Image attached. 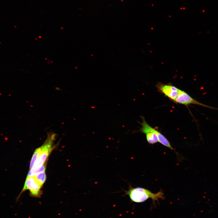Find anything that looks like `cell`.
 Instances as JSON below:
<instances>
[{"mask_svg":"<svg viewBox=\"0 0 218 218\" xmlns=\"http://www.w3.org/2000/svg\"><path fill=\"white\" fill-rule=\"evenodd\" d=\"M125 192V194L128 196L131 201L137 203L143 202L151 198L153 200V203H154L156 201H158L160 199H165L164 194L162 191L155 193L144 188H134L130 186L128 190Z\"/></svg>","mask_w":218,"mask_h":218,"instance_id":"cell-1","label":"cell"},{"mask_svg":"<svg viewBox=\"0 0 218 218\" xmlns=\"http://www.w3.org/2000/svg\"><path fill=\"white\" fill-rule=\"evenodd\" d=\"M55 136V134H53L48 136L43 144L40 147L39 155L34 166L32 169H38L45 162L54 148L53 144Z\"/></svg>","mask_w":218,"mask_h":218,"instance_id":"cell-2","label":"cell"},{"mask_svg":"<svg viewBox=\"0 0 218 218\" xmlns=\"http://www.w3.org/2000/svg\"><path fill=\"white\" fill-rule=\"evenodd\" d=\"M41 187L36 180L34 176L26 177L23 188L18 196L17 200L19 199L24 192L27 190H29L30 195L31 197H40L42 194L41 190Z\"/></svg>","mask_w":218,"mask_h":218,"instance_id":"cell-3","label":"cell"},{"mask_svg":"<svg viewBox=\"0 0 218 218\" xmlns=\"http://www.w3.org/2000/svg\"><path fill=\"white\" fill-rule=\"evenodd\" d=\"M142 121L140 123L141 127L139 131L144 134L148 143L150 144H154L158 142L157 134L159 131L153 128L146 121L144 117H141Z\"/></svg>","mask_w":218,"mask_h":218,"instance_id":"cell-4","label":"cell"},{"mask_svg":"<svg viewBox=\"0 0 218 218\" xmlns=\"http://www.w3.org/2000/svg\"><path fill=\"white\" fill-rule=\"evenodd\" d=\"M174 101L177 103L186 105L194 104L212 109L218 110V108L205 105L193 99L185 91L180 89L178 97Z\"/></svg>","mask_w":218,"mask_h":218,"instance_id":"cell-5","label":"cell"},{"mask_svg":"<svg viewBox=\"0 0 218 218\" xmlns=\"http://www.w3.org/2000/svg\"><path fill=\"white\" fill-rule=\"evenodd\" d=\"M156 87L160 91L170 99L174 101L178 97L180 89L170 84L157 83Z\"/></svg>","mask_w":218,"mask_h":218,"instance_id":"cell-6","label":"cell"},{"mask_svg":"<svg viewBox=\"0 0 218 218\" xmlns=\"http://www.w3.org/2000/svg\"><path fill=\"white\" fill-rule=\"evenodd\" d=\"M46 168V164H44L38 169L34 170L29 169L27 177L34 176L37 174L45 172Z\"/></svg>","mask_w":218,"mask_h":218,"instance_id":"cell-7","label":"cell"},{"mask_svg":"<svg viewBox=\"0 0 218 218\" xmlns=\"http://www.w3.org/2000/svg\"><path fill=\"white\" fill-rule=\"evenodd\" d=\"M34 176L37 181L42 187L46 179L45 171L38 173Z\"/></svg>","mask_w":218,"mask_h":218,"instance_id":"cell-8","label":"cell"},{"mask_svg":"<svg viewBox=\"0 0 218 218\" xmlns=\"http://www.w3.org/2000/svg\"><path fill=\"white\" fill-rule=\"evenodd\" d=\"M40 151V147L37 148L34 151L30 161L29 169H32L34 166L39 155Z\"/></svg>","mask_w":218,"mask_h":218,"instance_id":"cell-9","label":"cell"}]
</instances>
